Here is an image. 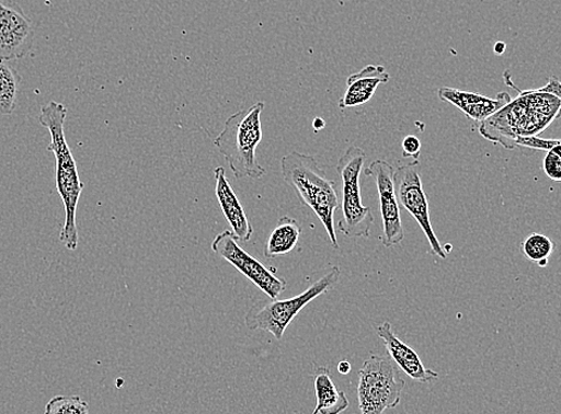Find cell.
I'll list each match as a JSON object with an SVG mask.
<instances>
[{
	"label": "cell",
	"mask_w": 561,
	"mask_h": 414,
	"mask_svg": "<svg viewBox=\"0 0 561 414\" xmlns=\"http://www.w3.org/2000/svg\"><path fill=\"white\" fill-rule=\"evenodd\" d=\"M302 234V227L296 219L284 216L274 227L265 248L266 258H276L291 253Z\"/></svg>",
	"instance_id": "obj_17"
},
{
	"label": "cell",
	"mask_w": 561,
	"mask_h": 414,
	"mask_svg": "<svg viewBox=\"0 0 561 414\" xmlns=\"http://www.w3.org/2000/svg\"><path fill=\"white\" fill-rule=\"evenodd\" d=\"M364 174L365 176L373 177L377 186L383 222L381 242L385 248H393V245L401 243L404 239L394 185L396 168L386 161L376 160L370 163L368 170L364 171Z\"/></svg>",
	"instance_id": "obj_10"
},
{
	"label": "cell",
	"mask_w": 561,
	"mask_h": 414,
	"mask_svg": "<svg viewBox=\"0 0 561 414\" xmlns=\"http://www.w3.org/2000/svg\"><path fill=\"white\" fill-rule=\"evenodd\" d=\"M312 414H319L317 411L312 412Z\"/></svg>",
	"instance_id": "obj_28"
},
{
	"label": "cell",
	"mask_w": 561,
	"mask_h": 414,
	"mask_svg": "<svg viewBox=\"0 0 561 414\" xmlns=\"http://www.w3.org/2000/svg\"><path fill=\"white\" fill-rule=\"evenodd\" d=\"M561 146L560 139H542L538 136H518L514 141L515 148L534 151H550Z\"/></svg>",
	"instance_id": "obj_21"
},
{
	"label": "cell",
	"mask_w": 561,
	"mask_h": 414,
	"mask_svg": "<svg viewBox=\"0 0 561 414\" xmlns=\"http://www.w3.org/2000/svg\"><path fill=\"white\" fill-rule=\"evenodd\" d=\"M518 92L519 96L516 100L508 102L479 125V134L482 137L508 150L515 149L514 141L518 136L540 135L559 118L560 114L559 97L540 93L538 89Z\"/></svg>",
	"instance_id": "obj_2"
},
{
	"label": "cell",
	"mask_w": 561,
	"mask_h": 414,
	"mask_svg": "<svg viewBox=\"0 0 561 414\" xmlns=\"http://www.w3.org/2000/svg\"><path fill=\"white\" fill-rule=\"evenodd\" d=\"M390 76L381 65H368L358 73L347 79V89L344 96L339 101L342 110L356 108L368 103L381 84H386Z\"/></svg>",
	"instance_id": "obj_15"
},
{
	"label": "cell",
	"mask_w": 561,
	"mask_h": 414,
	"mask_svg": "<svg viewBox=\"0 0 561 414\" xmlns=\"http://www.w3.org/2000/svg\"><path fill=\"white\" fill-rule=\"evenodd\" d=\"M280 170L286 185L296 192L299 202L316 212L328 231L332 248L337 250L334 214L341 207V202L334 181L325 176L314 158L298 151L285 154Z\"/></svg>",
	"instance_id": "obj_3"
},
{
	"label": "cell",
	"mask_w": 561,
	"mask_h": 414,
	"mask_svg": "<svg viewBox=\"0 0 561 414\" xmlns=\"http://www.w3.org/2000/svg\"><path fill=\"white\" fill-rule=\"evenodd\" d=\"M438 97L440 101L451 103V105L459 108L468 119L478 124L489 119L490 116L497 113L512 101L511 95L507 93H500L497 97L491 99L447 87L438 90Z\"/></svg>",
	"instance_id": "obj_13"
},
{
	"label": "cell",
	"mask_w": 561,
	"mask_h": 414,
	"mask_svg": "<svg viewBox=\"0 0 561 414\" xmlns=\"http://www.w3.org/2000/svg\"><path fill=\"white\" fill-rule=\"evenodd\" d=\"M506 49V45L504 43H497L494 45L493 47V50L495 51V54H497L499 56L503 55L504 51Z\"/></svg>",
	"instance_id": "obj_26"
},
{
	"label": "cell",
	"mask_w": 561,
	"mask_h": 414,
	"mask_svg": "<svg viewBox=\"0 0 561 414\" xmlns=\"http://www.w3.org/2000/svg\"><path fill=\"white\" fill-rule=\"evenodd\" d=\"M213 251L234 268H238L271 300H277L280 294L288 288V283L285 279L274 275L263 263L257 262L253 255L247 253L230 230H225L216 237L213 242Z\"/></svg>",
	"instance_id": "obj_9"
},
{
	"label": "cell",
	"mask_w": 561,
	"mask_h": 414,
	"mask_svg": "<svg viewBox=\"0 0 561 414\" xmlns=\"http://www.w3.org/2000/svg\"><path fill=\"white\" fill-rule=\"evenodd\" d=\"M45 414H89V405L78 395H58L48 401Z\"/></svg>",
	"instance_id": "obj_20"
},
{
	"label": "cell",
	"mask_w": 561,
	"mask_h": 414,
	"mask_svg": "<svg viewBox=\"0 0 561 414\" xmlns=\"http://www.w3.org/2000/svg\"><path fill=\"white\" fill-rule=\"evenodd\" d=\"M323 127H324V122L320 118H317L314 122V128L317 129V131H320V129Z\"/></svg>",
	"instance_id": "obj_27"
},
{
	"label": "cell",
	"mask_w": 561,
	"mask_h": 414,
	"mask_svg": "<svg viewBox=\"0 0 561 414\" xmlns=\"http://www.w3.org/2000/svg\"><path fill=\"white\" fill-rule=\"evenodd\" d=\"M21 83L19 71L9 61L0 60V115L15 112Z\"/></svg>",
	"instance_id": "obj_18"
},
{
	"label": "cell",
	"mask_w": 561,
	"mask_h": 414,
	"mask_svg": "<svg viewBox=\"0 0 561 414\" xmlns=\"http://www.w3.org/2000/svg\"><path fill=\"white\" fill-rule=\"evenodd\" d=\"M377 335L386 345L387 356L394 361L409 378L416 382L430 383L438 379V373L427 369L420 355L411 346L398 338L389 322H383L377 327Z\"/></svg>",
	"instance_id": "obj_12"
},
{
	"label": "cell",
	"mask_w": 561,
	"mask_h": 414,
	"mask_svg": "<svg viewBox=\"0 0 561 414\" xmlns=\"http://www.w3.org/2000/svg\"><path fill=\"white\" fill-rule=\"evenodd\" d=\"M540 93L551 94L557 97H561L560 82L557 77L552 76L550 81L543 87L538 89Z\"/></svg>",
	"instance_id": "obj_24"
},
{
	"label": "cell",
	"mask_w": 561,
	"mask_h": 414,
	"mask_svg": "<svg viewBox=\"0 0 561 414\" xmlns=\"http://www.w3.org/2000/svg\"><path fill=\"white\" fill-rule=\"evenodd\" d=\"M422 154V141L415 136L404 137L402 140V158L420 161Z\"/></svg>",
	"instance_id": "obj_23"
},
{
	"label": "cell",
	"mask_w": 561,
	"mask_h": 414,
	"mask_svg": "<svg viewBox=\"0 0 561 414\" xmlns=\"http://www.w3.org/2000/svg\"><path fill=\"white\" fill-rule=\"evenodd\" d=\"M318 404L314 411L320 414H341L350 403L344 392L337 391L329 368H319L314 378Z\"/></svg>",
	"instance_id": "obj_16"
},
{
	"label": "cell",
	"mask_w": 561,
	"mask_h": 414,
	"mask_svg": "<svg viewBox=\"0 0 561 414\" xmlns=\"http://www.w3.org/2000/svg\"><path fill=\"white\" fill-rule=\"evenodd\" d=\"M32 20L14 0H0V60L21 59L33 48Z\"/></svg>",
	"instance_id": "obj_11"
},
{
	"label": "cell",
	"mask_w": 561,
	"mask_h": 414,
	"mask_svg": "<svg viewBox=\"0 0 561 414\" xmlns=\"http://www.w3.org/2000/svg\"><path fill=\"white\" fill-rule=\"evenodd\" d=\"M542 168L545 174L552 181H561V146L547 151Z\"/></svg>",
	"instance_id": "obj_22"
},
{
	"label": "cell",
	"mask_w": 561,
	"mask_h": 414,
	"mask_svg": "<svg viewBox=\"0 0 561 414\" xmlns=\"http://www.w3.org/2000/svg\"><path fill=\"white\" fill-rule=\"evenodd\" d=\"M341 276V268L333 266L328 274L311 284L306 291L291 297V299L255 303L244 318L247 329L268 332L280 342L286 329L301 313V310L318 299L319 296L331 291Z\"/></svg>",
	"instance_id": "obj_5"
},
{
	"label": "cell",
	"mask_w": 561,
	"mask_h": 414,
	"mask_svg": "<svg viewBox=\"0 0 561 414\" xmlns=\"http://www.w3.org/2000/svg\"><path fill=\"white\" fill-rule=\"evenodd\" d=\"M214 175L216 179V197L221 212L225 214L227 221L232 228L234 239L241 242L251 241L254 229L244 212L237 193L233 192L229 184L225 168L217 166Z\"/></svg>",
	"instance_id": "obj_14"
},
{
	"label": "cell",
	"mask_w": 561,
	"mask_h": 414,
	"mask_svg": "<svg viewBox=\"0 0 561 414\" xmlns=\"http://www.w3.org/2000/svg\"><path fill=\"white\" fill-rule=\"evenodd\" d=\"M365 160L367 157L360 148L351 147L336 165V172L343 181V218L337 227L347 238H369L374 226L373 212L363 205L359 192V177Z\"/></svg>",
	"instance_id": "obj_7"
},
{
	"label": "cell",
	"mask_w": 561,
	"mask_h": 414,
	"mask_svg": "<svg viewBox=\"0 0 561 414\" xmlns=\"http://www.w3.org/2000/svg\"><path fill=\"white\" fill-rule=\"evenodd\" d=\"M394 185L398 203L421 226L432 245L433 253L446 261L448 253L443 250L430 219L428 200L422 183L421 162L413 161L399 166L394 174Z\"/></svg>",
	"instance_id": "obj_8"
},
{
	"label": "cell",
	"mask_w": 561,
	"mask_h": 414,
	"mask_svg": "<svg viewBox=\"0 0 561 414\" xmlns=\"http://www.w3.org/2000/svg\"><path fill=\"white\" fill-rule=\"evenodd\" d=\"M68 112L62 103L50 101L43 106L38 123L50 135L48 150L54 152L56 159V186L65 209V222L59 239L65 249L76 251L78 242H80L76 222L77 207L84 185L78 174L77 163L67 137H65V122H67Z\"/></svg>",
	"instance_id": "obj_1"
},
{
	"label": "cell",
	"mask_w": 561,
	"mask_h": 414,
	"mask_svg": "<svg viewBox=\"0 0 561 414\" xmlns=\"http://www.w3.org/2000/svg\"><path fill=\"white\" fill-rule=\"evenodd\" d=\"M264 110L265 103L256 102L251 108L232 114L224 131L214 140L237 179L257 180L266 174L265 168L256 160V148L263 140L261 114Z\"/></svg>",
	"instance_id": "obj_4"
},
{
	"label": "cell",
	"mask_w": 561,
	"mask_h": 414,
	"mask_svg": "<svg viewBox=\"0 0 561 414\" xmlns=\"http://www.w3.org/2000/svg\"><path fill=\"white\" fill-rule=\"evenodd\" d=\"M352 370L351 364L348 360L344 359L341 364L337 365V371L342 375H348Z\"/></svg>",
	"instance_id": "obj_25"
},
{
	"label": "cell",
	"mask_w": 561,
	"mask_h": 414,
	"mask_svg": "<svg viewBox=\"0 0 561 414\" xmlns=\"http://www.w3.org/2000/svg\"><path fill=\"white\" fill-rule=\"evenodd\" d=\"M557 244L550 238H547L539 232H533L520 244V252L528 261L538 264L540 267H546L548 258L554 253Z\"/></svg>",
	"instance_id": "obj_19"
},
{
	"label": "cell",
	"mask_w": 561,
	"mask_h": 414,
	"mask_svg": "<svg viewBox=\"0 0 561 414\" xmlns=\"http://www.w3.org/2000/svg\"><path fill=\"white\" fill-rule=\"evenodd\" d=\"M358 379L360 414H383L399 406L407 382L388 356L373 355L365 359Z\"/></svg>",
	"instance_id": "obj_6"
}]
</instances>
